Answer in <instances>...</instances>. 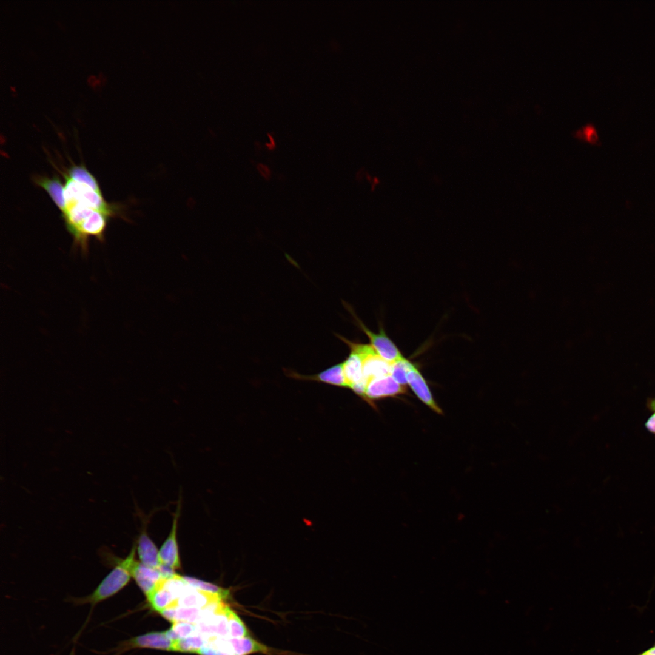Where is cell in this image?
Segmentation results:
<instances>
[{"label":"cell","instance_id":"52a82bcc","mask_svg":"<svg viewBox=\"0 0 655 655\" xmlns=\"http://www.w3.org/2000/svg\"><path fill=\"white\" fill-rule=\"evenodd\" d=\"M522 520L525 523V529L519 539L514 542V546L519 582L527 584L538 576L547 578L548 576L544 571L542 536L532 523L526 519Z\"/></svg>","mask_w":655,"mask_h":655},{"label":"cell","instance_id":"277c9868","mask_svg":"<svg viewBox=\"0 0 655 655\" xmlns=\"http://www.w3.org/2000/svg\"><path fill=\"white\" fill-rule=\"evenodd\" d=\"M609 588V578L599 576L587 563H579L553 573L549 577L544 599L561 610V600L592 595Z\"/></svg>","mask_w":655,"mask_h":655},{"label":"cell","instance_id":"8fae6325","mask_svg":"<svg viewBox=\"0 0 655 655\" xmlns=\"http://www.w3.org/2000/svg\"><path fill=\"white\" fill-rule=\"evenodd\" d=\"M386 253L388 255V259L390 262L398 269L403 270L405 269L407 266V256L406 254L398 247L395 246H388L386 248Z\"/></svg>","mask_w":655,"mask_h":655},{"label":"cell","instance_id":"3957f363","mask_svg":"<svg viewBox=\"0 0 655 655\" xmlns=\"http://www.w3.org/2000/svg\"><path fill=\"white\" fill-rule=\"evenodd\" d=\"M522 465L532 477L536 487L553 507L555 517L577 540L588 546L606 538L597 521L579 503L573 492H570L567 499H559L538 479L523 459Z\"/></svg>","mask_w":655,"mask_h":655},{"label":"cell","instance_id":"7a4b0ae2","mask_svg":"<svg viewBox=\"0 0 655 655\" xmlns=\"http://www.w3.org/2000/svg\"><path fill=\"white\" fill-rule=\"evenodd\" d=\"M161 326V323L151 317L138 315L106 350L110 357L111 367L119 371L125 380L129 381L132 377L134 354H140L149 361H155Z\"/></svg>","mask_w":655,"mask_h":655},{"label":"cell","instance_id":"5b68a950","mask_svg":"<svg viewBox=\"0 0 655 655\" xmlns=\"http://www.w3.org/2000/svg\"><path fill=\"white\" fill-rule=\"evenodd\" d=\"M426 558L432 566L441 569L475 572L519 582L514 543L500 548L479 559L466 563L450 561L431 553H426Z\"/></svg>","mask_w":655,"mask_h":655},{"label":"cell","instance_id":"7c38bea8","mask_svg":"<svg viewBox=\"0 0 655 655\" xmlns=\"http://www.w3.org/2000/svg\"><path fill=\"white\" fill-rule=\"evenodd\" d=\"M131 124L134 127L141 130L145 126L150 124L147 116H145L142 113H135L131 116Z\"/></svg>","mask_w":655,"mask_h":655},{"label":"cell","instance_id":"ba28073f","mask_svg":"<svg viewBox=\"0 0 655 655\" xmlns=\"http://www.w3.org/2000/svg\"><path fill=\"white\" fill-rule=\"evenodd\" d=\"M52 271L56 277L68 285L82 306L94 318L98 311L97 280L95 279L89 267L85 265L78 267L57 265Z\"/></svg>","mask_w":655,"mask_h":655},{"label":"cell","instance_id":"8992f818","mask_svg":"<svg viewBox=\"0 0 655 655\" xmlns=\"http://www.w3.org/2000/svg\"><path fill=\"white\" fill-rule=\"evenodd\" d=\"M609 566L610 575L627 597L655 619V605L650 598L638 569L623 549L614 541L611 543Z\"/></svg>","mask_w":655,"mask_h":655},{"label":"cell","instance_id":"6da1fadb","mask_svg":"<svg viewBox=\"0 0 655 655\" xmlns=\"http://www.w3.org/2000/svg\"><path fill=\"white\" fill-rule=\"evenodd\" d=\"M97 265L98 308L118 307L151 317L162 325L181 321L183 309L161 305L155 297L152 289L143 287L128 277L109 270L100 263Z\"/></svg>","mask_w":655,"mask_h":655},{"label":"cell","instance_id":"4fadbf2b","mask_svg":"<svg viewBox=\"0 0 655 655\" xmlns=\"http://www.w3.org/2000/svg\"><path fill=\"white\" fill-rule=\"evenodd\" d=\"M147 119L150 123V126L152 127H156V126H157V125L160 121V116H159L158 113L153 107H151L148 110Z\"/></svg>","mask_w":655,"mask_h":655},{"label":"cell","instance_id":"30bf717a","mask_svg":"<svg viewBox=\"0 0 655 655\" xmlns=\"http://www.w3.org/2000/svg\"><path fill=\"white\" fill-rule=\"evenodd\" d=\"M612 540L605 538L587 546L586 563L599 576L609 578L610 575L609 561Z\"/></svg>","mask_w":655,"mask_h":655},{"label":"cell","instance_id":"9c48e42d","mask_svg":"<svg viewBox=\"0 0 655 655\" xmlns=\"http://www.w3.org/2000/svg\"><path fill=\"white\" fill-rule=\"evenodd\" d=\"M100 264L115 273L128 277L143 287L152 289L145 268L125 247L106 248L101 256Z\"/></svg>","mask_w":655,"mask_h":655}]
</instances>
